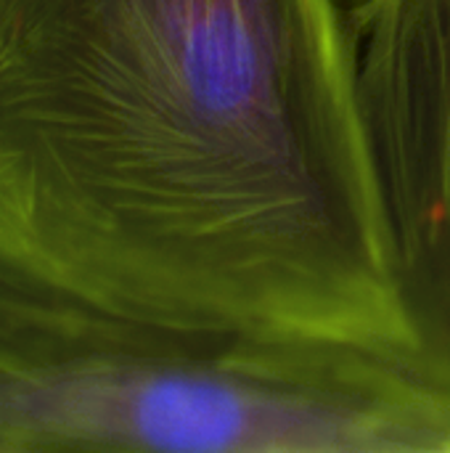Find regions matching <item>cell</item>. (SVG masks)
<instances>
[{"label": "cell", "instance_id": "obj_2", "mask_svg": "<svg viewBox=\"0 0 450 453\" xmlns=\"http://www.w3.org/2000/svg\"><path fill=\"white\" fill-rule=\"evenodd\" d=\"M408 411L377 350L149 321L0 271V453H387Z\"/></svg>", "mask_w": 450, "mask_h": 453}, {"label": "cell", "instance_id": "obj_3", "mask_svg": "<svg viewBox=\"0 0 450 453\" xmlns=\"http://www.w3.org/2000/svg\"><path fill=\"white\" fill-rule=\"evenodd\" d=\"M347 21L416 358L450 388V0H353Z\"/></svg>", "mask_w": 450, "mask_h": 453}, {"label": "cell", "instance_id": "obj_1", "mask_svg": "<svg viewBox=\"0 0 450 453\" xmlns=\"http://www.w3.org/2000/svg\"><path fill=\"white\" fill-rule=\"evenodd\" d=\"M0 271L416 358L339 0H0Z\"/></svg>", "mask_w": 450, "mask_h": 453}]
</instances>
